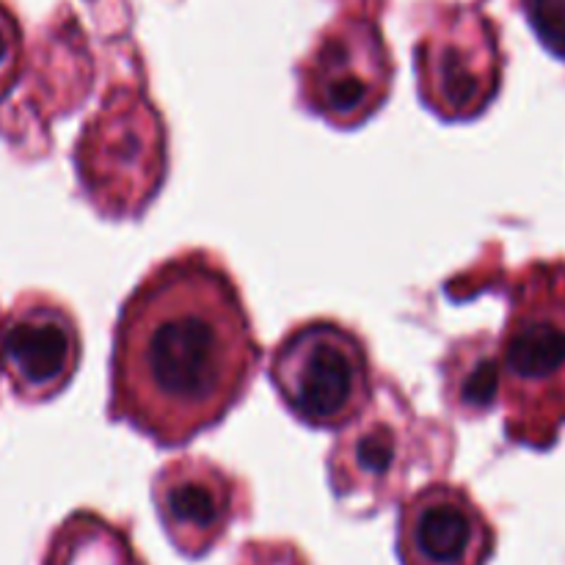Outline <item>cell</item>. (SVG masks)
<instances>
[{
	"label": "cell",
	"mask_w": 565,
	"mask_h": 565,
	"mask_svg": "<svg viewBox=\"0 0 565 565\" xmlns=\"http://www.w3.org/2000/svg\"><path fill=\"white\" fill-rule=\"evenodd\" d=\"M263 345L235 276L207 248L154 265L121 303L108 417L158 447L224 423L257 375Z\"/></svg>",
	"instance_id": "1"
},
{
	"label": "cell",
	"mask_w": 565,
	"mask_h": 565,
	"mask_svg": "<svg viewBox=\"0 0 565 565\" xmlns=\"http://www.w3.org/2000/svg\"><path fill=\"white\" fill-rule=\"evenodd\" d=\"M75 171L97 215L141 218L169 174V130L152 99L114 88L77 136Z\"/></svg>",
	"instance_id": "2"
},
{
	"label": "cell",
	"mask_w": 565,
	"mask_h": 565,
	"mask_svg": "<svg viewBox=\"0 0 565 565\" xmlns=\"http://www.w3.org/2000/svg\"><path fill=\"white\" fill-rule=\"evenodd\" d=\"M270 384L287 412L315 430H342L375 392L367 345L331 318L296 323L270 356Z\"/></svg>",
	"instance_id": "3"
},
{
	"label": "cell",
	"mask_w": 565,
	"mask_h": 565,
	"mask_svg": "<svg viewBox=\"0 0 565 565\" xmlns=\"http://www.w3.org/2000/svg\"><path fill=\"white\" fill-rule=\"evenodd\" d=\"M441 425L419 423L414 408L403 397L401 386L390 379L379 381L367 408L342 428L329 452V483L345 508L375 513L395 502L412 480L417 458L434 461L439 456L436 441Z\"/></svg>",
	"instance_id": "4"
},
{
	"label": "cell",
	"mask_w": 565,
	"mask_h": 565,
	"mask_svg": "<svg viewBox=\"0 0 565 565\" xmlns=\"http://www.w3.org/2000/svg\"><path fill=\"white\" fill-rule=\"evenodd\" d=\"M395 61L379 25L364 17L331 22L298 66V99L337 130H356L392 94Z\"/></svg>",
	"instance_id": "5"
},
{
	"label": "cell",
	"mask_w": 565,
	"mask_h": 565,
	"mask_svg": "<svg viewBox=\"0 0 565 565\" xmlns=\"http://www.w3.org/2000/svg\"><path fill=\"white\" fill-rule=\"evenodd\" d=\"M419 99L441 121H472L500 86V53L489 20L472 9H441L414 50Z\"/></svg>",
	"instance_id": "6"
},
{
	"label": "cell",
	"mask_w": 565,
	"mask_h": 565,
	"mask_svg": "<svg viewBox=\"0 0 565 565\" xmlns=\"http://www.w3.org/2000/svg\"><path fill=\"white\" fill-rule=\"evenodd\" d=\"M81 326L66 303L47 292H25L0 329V364L22 403L58 397L81 367Z\"/></svg>",
	"instance_id": "7"
},
{
	"label": "cell",
	"mask_w": 565,
	"mask_h": 565,
	"mask_svg": "<svg viewBox=\"0 0 565 565\" xmlns=\"http://www.w3.org/2000/svg\"><path fill=\"white\" fill-rule=\"evenodd\" d=\"M152 500L177 550L204 555L248 513V486L210 458L182 456L154 475Z\"/></svg>",
	"instance_id": "8"
},
{
	"label": "cell",
	"mask_w": 565,
	"mask_h": 565,
	"mask_svg": "<svg viewBox=\"0 0 565 565\" xmlns=\"http://www.w3.org/2000/svg\"><path fill=\"white\" fill-rule=\"evenodd\" d=\"M502 386H511L513 436H533L541 392L565 373V323L546 307L539 276L527 281L500 353Z\"/></svg>",
	"instance_id": "9"
},
{
	"label": "cell",
	"mask_w": 565,
	"mask_h": 565,
	"mask_svg": "<svg viewBox=\"0 0 565 565\" xmlns=\"http://www.w3.org/2000/svg\"><path fill=\"white\" fill-rule=\"evenodd\" d=\"M494 535L463 486L428 483L414 491L397 522L403 565H483Z\"/></svg>",
	"instance_id": "10"
},
{
	"label": "cell",
	"mask_w": 565,
	"mask_h": 565,
	"mask_svg": "<svg viewBox=\"0 0 565 565\" xmlns=\"http://www.w3.org/2000/svg\"><path fill=\"white\" fill-rule=\"evenodd\" d=\"M445 381V403L461 417L475 419L489 412L502 390L500 356L491 351L489 337L456 342L439 364Z\"/></svg>",
	"instance_id": "11"
},
{
	"label": "cell",
	"mask_w": 565,
	"mask_h": 565,
	"mask_svg": "<svg viewBox=\"0 0 565 565\" xmlns=\"http://www.w3.org/2000/svg\"><path fill=\"white\" fill-rule=\"evenodd\" d=\"M527 17L544 47L565 58V0H527Z\"/></svg>",
	"instance_id": "12"
},
{
	"label": "cell",
	"mask_w": 565,
	"mask_h": 565,
	"mask_svg": "<svg viewBox=\"0 0 565 565\" xmlns=\"http://www.w3.org/2000/svg\"><path fill=\"white\" fill-rule=\"evenodd\" d=\"M22 64V31L9 9L0 3V97L14 86Z\"/></svg>",
	"instance_id": "13"
},
{
	"label": "cell",
	"mask_w": 565,
	"mask_h": 565,
	"mask_svg": "<svg viewBox=\"0 0 565 565\" xmlns=\"http://www.w3.org/2000/svg\"><path fill=\"white\" fill-rule=\"evenodd\" d=\"M243 565H301L290 544H248Z\"/></svg>",
	"instance_id": "14"
}]
</instances>
